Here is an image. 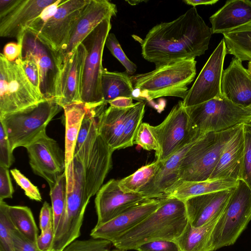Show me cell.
I'll return each instance as SVG.
<instances>
[{
    "label": "cell",
    "mask_w": 251,
    "mask_h": 251,
    "mask_svg": "<svg viewBox=\"0 0 251 251\" xmlns=\"http://www.w3.org/2000/svg\"><path fill=\"white\" fill-rule=\"evenodd\" d=\"M244 138L245 154L241 179L243 180L251 189V133L245 127Z\"/></svg>",
    "instance_id": "cell-45"
},
{
    "label": "cell",
    "mask_w": 251,
    "mask_h": 251,
    "mask_svg": "<svg viewBox=\"0 0 251 251\" xmlns=\"http://www.w3.org/2000/svg\"><path fill=\"white\" fill-rule=\"evenodd\" d=\"M101 82L103 101L105 104L119 97L134 99V90L130 76L126 72H110L103 68Z\"/></svg>",
    "instance_id": "cell-31"
},
{
    "label": "cell",
    "mask_w": 251,
    "mask_h": 251,
    "mask_svg": "<svg viewBox=\"0 0 251 251\" xmlns=\"http://www.w3.org/2000/svg\"><path fill=\"white\" fill-rule=\"evenodd\" d=\"M223 35L227 53L242 62L251 61V21Z\"/></svg>",
    "instance_id": "cell-32"
},
{
    "label": "cell",
    "mask_w": 251,
    "mask_h": 251,
    "mask_svg": "<svg viewBox=\"0 0 251 251\" xmlns=\"http://www.w3.org/2000/svg\"><path fill=\"white\" fill-rule=\"evenodd\" d=\"M11 234L16 251H41L38 249L36 243L25 238L14 226L11 228Z\"/></svg>",
    "instance_id": "cell-48"
},
{
    "label": "cell",
    "mask_w": 251,
    "mask_h": 251,
    "mask_svg": "<svg viewBox=\"0 0 251 251\" xmlns=\"http://www.w3.org/2000/svg\"><path fill=\"white\" fill-rule=\"evenodd\" d=\"M223 213L199 227H192L188 222L181 234L175 240L179 251H211L212 232Z\"/></svg>",
    "instance_id": "cell-29"
},
{
    "label": "cell",
    "mask_w": 251,
    "mask_h": 251,
    "mask_svg": "<svg viewBox=\"0 0 251 251\" xmlns=\"http://www.w3.org/2000/svg\"><path fill=\"white\" fill-rule=\"evenodd\" d=\"M127 1L128 3H129V4H130L131 5H135V4H139L140 2H143L144 1H143V0H131V1Z\"/></svg>",
    "instance_id": "cell-56"
},
{
    "label": "cell",
    "mask_w": 251,
    "mask_h": 251,
    "mask_svg": "<svg viewBox=\"0 0 251 251\" xmlns=\"http://www.w3.org/2000/svg\"><path fill=\"white\" fill-rule=\"evenodd\" d=\"M145 109V103L143 101L134 103L130 107L126 118L118 150L133 145L137 133L142 123Z\"/></svg>",
    "instance_id": "cell-35"
},
{
    "label": "cell",
    "mask_w": 251,
    "mask_h": 251,
    "mask_svg": "<svg viewBox=\"0 0 251 251\" xmlns=\"http://www.w3.org/2000/svg\"><path fill=\"white\" fill-rule=\"evenodd\" d=\"M244 154V126L242 124L224 149L209 179H241Z\"/></svg>",
    "instance_id": "cell-25"
},
{
    "label": "cell",
    "mask_w": 251,
    "mask_h": 251,
    "mask_svg": "<svg viewBox=\"0 0 251 251\" xmlns=\"http://www.w3.org/2000/svg\"><path fill=\"white\" fill-rule=\"evenodd\" d=\"M162 199H148L109 222L95 226L91 231V237L106 240L112 243L156 210L161 205Z\"/></svg>",
    "instance_id": "cell-21"
},
{
    "label": "cell",
    "mask_w": 251,
    "mask_h": 251,
    "mask_svg": "<svg viewBox=\"0 0 251 251\" xmlns=\"http://www.w3.org/2000/svg\"><path fill=\"white\" fill-rule=\"evenodd\" d=\"M234 188L199 195L185 200L188 222L191 226L200 227L222 213Z\"/></svg>",
    "instance_id": "cell-23"
},
{
    "label": "cell",
    "mask_w": 251,
    "mask_h": 251,
    "mask_svg": "<svg viewBox=\"0 0 251 251\" xmlns=\"http://www.w3.org/2000/svg\"><path fill=\"white\" fill-rule=\"evenodd\" d=\"M113 152L98 132L97 118L86 139L74 153L82 164L85 191L90 199L102 186L111 169Z\"/></svg>",
    "instance_id": "cell-11"
},
{
    "label": "cell",
    "mask_w": 251,
    "mask_h": 251,
    "mask_svg": "<svg viewBox=\"0 0 251 251\" xmlns=\"http://www.w3.org/2000/svg\"><path fill=\"white\" fill-rule=\"evenodd\" d=\"M14 192L8 168L0 166V201L12 198Z\"/></svg>",
    "instance_id": "cell-47"
},
{
    "label": "cell",
    "mask_w": 251,
    "mask_h": 251,
    "mask_svg": "<svg viewBox=\"0 0 251 251\" xmlns=\"http://www.w3.org/2000/svg\"><path fill=\"white\" fill-rule=\"evenodd\" d=\"M209 20L213 34L232 31L251 21V0H227Z\"/></svg>",
    "instance_id": "cell-26"
},
{
    "label": "cell",
    "mask_w": 251,
    "mask_h": 251,
    "mask_svg": "<svg viewBox=\"0 0 251 251\" xmlns=\"http://www.w3.org/2000/svg\"><path fill=\"white\" fill-rule=\"evenodd\" d=\"M63 108L55 99H46L22 110L0 117L13 151L25 148L46 132V127Z\"/></svg>",
    "instance_id": "cell-5"
},
{
    "label": "cell",
    "mask_w": 251,
    "mask_h": 251,
    "mask_svg": "<svg viewBox=\"0 0 251 251\" xmlns=\"http://www.w3.org/2000/svg\"><path fill=\"white\" fill-rule=\"evenodd\" d=\"M117 13L116 5L109 0H90L74 27L68 44L57 54L61 65L101 22L116 16Z\"/></svg>",
    "instance_id": "cell-19"
},
{
    "label": "cell",
    "mask_w": 251,
    "mask_h": 251,
    "mask_svg": "<svg viewBox=\"0 0 251 251\" xmlns=\"http://www.w3.org/2000/svg\"><path fill=\"white\" fill-rule=\"evenodd\" d=\"M50 196L55 233L63 217L66 207L67 180L65 172L58 177L55 183L50 187Z\"/></svg>",
    "instance_id": "cell-36"
},
{
    "label": "cell",
    "mask_w": 251,
    "mask_h": 251,
    "mask_svg": "<svg viewBox=\"0 0 251 251\" xmlns=\"http://www.w3.org/2000/svg\"><path fill=\"white\" fill-rule=\"evenodd\" d=\"M247 71H248V73L251 75V61H249L248 64Z\"/></svg>",
    "instance_id": "cell-57"
},
{
    "label": "cell",
    "mask_w": 251,
    "mask_h": 251,
    "mask_svg": "<svg viewBox=\"0 0 251 251\" xmlns=\"http://www.w3.org/2000/svg\"><path fill=\"white\" fill-rule=\"evenodd\" d=\"M20 60L27 77L34 87L41 92V73L36 62L32 56L27 54H21Z\"/></svg>",
    "instance_id": "cell-42"
},
{
    "label": "cell",
    "mask_w": 251,
    "mask_h": 251,
    "mask_svg": "<svg viewBox=\"0 0 251 251\" xmlns=\"http://www.w3.org/2000/svg\"><path fill=\"white\" fill-rule=\"evenodd\" d=\"M20 56L10 62L0 54V117L46 100L27 77Z\"/></svg>",
    "instance_id": "cell-7"
},
{
    "label": "cell",
    "mask_w": 251,
    "mask_h": 251,
    "mask_svg": "<svg viewBox=\"0 0 251 251\" xmlns=\"http://www.w3.org/2000/svg\"><path fill=\"white\" fill-rule=\"evenodd\" d=\"M88 107V105L81 101L63 107L65 120L66 169L73 160L78 133Z\"/></svg>",
    "instance_id": "cell-28"
},
{
    "label": "cell",
    "mask_w": 251,
    "mask_h": 251,
    "mask_svg": "<svg viewBox=\"0 0 251 251\" xmlns=\"http://www.w3.org/2000/svg\"><path fill=\"white\" fill-rule=\"evenodd\" d=\"M17 0H0V17L6 13L14 5Z\"/></svg>",
    "instance_id": "cell-53"
},
{
    "label": "cell",
    "mask_w": 251,
    "mask_h": 251,
    "mask_svg": "<svg viewBox=\"0 0 251 251\" xmlns=\"http://www.w3.org/2000/svg\"><path fill=\"white\" fill-rule=\"evenodd\" d=\"M248 107H249V108H250V109L251 110V105L250 106H249Z\"/></svg>",
    "instance_id": "cell-59"
},
{
    "label": "cell",
    "mask_w": 251,
    "mask_h": 251,
    "mask_svg": "<svg viewBox=\"0 0 251 251\" xmlns=\"http://www.w3.org/2000/svg\"><path fill=\"white\" fill-rule=\"evenodd\" d=\"M240 125L220 132H209L197 139L184 157L178 183L208 180L224 149Z\"/></svg>",
    "instance_id": "cell-6"
},
{
    "label": "cell",
    "mask_w": 251,
    "mask_h": 251,
    "mask_svg": "<svg viewBox=\"0 0 251 251\" xmlns=\"http://www.w3.org/2000/svg\"><path fill=\"white\" fill-rule=\"evenodd\" d=\"M221 90L222 96L234 103L244 107L251 105V75L235 57L223 72Z\"/></svg>",
    "instance_id": "cell-24"
},
{
    "label": "cell",
    "mask_w": 251,
    "mask_h": 251,
    "mask_svg": "<svg viewBox=\"0 0 251 251\" xmlns=\"http://www.w3.org/2000/svg\"><path fill=\"white\" fill-rule=\"evenodd\" d=\"M212 34L193 7L175 20L161 23L150 29L141 42L142 55L155 66L195 59L208 50Z\"/></svg>",
    "instance_id": "cell-1"
},
{
    "label": "cell",
    "mask_w": 251,
    "mask_h": 251,
    "mask_svg": "<svg viewBox=\"0 0 251 251\" xmlns=\"http://www.w3.org/2000/svg\"><path fill=\"white\" fill-rule=\"evenodd\" d=\"M137 251H180L178 245L173 240H156L143 244Z\"/></svg>",
    "instance_id": "cell-46"
},
{
    "label": "cell",
    "mask_w": 251,
    "mask_h": 251,
    "mask_svg": "<svg viewBox=\"0 0 251 251\" xmlns=\"http://www.w3.org/2000/svg\"><path fill=\"white\" fill-rule=\"evenodd\" d=\"M22 45L18 43L10 42L3 48V54L10 62L16 61L22 54Z\"/></svg>",
    "instance_id": "cell-51"
},
{
    "label": "cell",
    "mask_w": 251,
    "mask_h": 251,
    "mask_svg": "<svg viewBox=\"0 0 251 251\" xmlns=\"http://www.w3.org/2000/svg\"><path fill=\"white\" fill-rule=\"evenodd\" d=\"M160 151L156 160H167L177 151L199 138L183 101L180 100L159 125L152 126Z\"/></svg>",
    "instance_id": "cell-12"
},
{
    "label": "cell",
    "mask_w": 251,
    "mask_h": 251,
    "mask_svg": "<svg viewBox=\"0 0 251 251\" xmlns=\"http://www.w3.org/2000/svg\"><path fill=\"white\" fill-rule=\"evenodd\" d=\"M4 201H0V251H16L11 234L13 226L6 212Z\"/></svg>",
    "instance_id": "cell-37"
},
{
    "label": "cell",
    "mask_w": 251,
    "mask_h": 251,
    "mask_svg": "<svg viewBox=\"0 0 251 251\" xmlns=\"http://www.w3.org/2000/svg\"><path fill=\"white\" fill-rule=\"evenodd\" d=\"M131 107L120 108L109 106L98 115V132L113 151L119 149L126 118Z\"/></svg>",
    "instance_id": "cell-27"
},
{
    "label": "cell",
    "mask_w": 251,
    "mask_h": 251,
    "mask_svg": "<svg viewBox=\"0 0 251 251\" xmlns=\"http://www.w3.org/2000/svg\"><path fill=\"white\" fill-rule=\"evenodd\" d=\"M57 0H17L12 8L0 17V36L16 38L21 45L30 24L48 6Z\"/></svg>",
    "instance_id": "cell-20"
},
{
    "label": "cell",
    "mask_w": 251,
    "mask_h": 251,
    "mask_svg": "<svg viewBox=\"0 0 251 251\" xmlns=\"http://www.w3.org/2000/svg\"><path fill=\"white\" fill-rule=\"evenodd\" d=\"M7 215L14 226L25 238L36 243L38 229L31 209L25 206H11L5 202Z\"/></svg>",
    "instance_id": "cell-33"
},
{
    "label": "cell",
    "mask_w": 251,
    "mask_h": 251,
    "mask_svg": "<svg viewBox=\"0 0 251 251\" xmlns=\"http://www.w3.org/2000/svg\"><path fill=\"white\" fill-rule=\"evenodd\" d=\"M251 221V189L239 179L213 230L211 251L233 245Z\"/></svg>",
    "instance_id": "cell-9"
},
{
    "label": "cell",
    "mask_w": 251,
    "mask_h": 251,
    "mask_svg": "<svg viewBox=\"0 0 251 251\" xmlns=\"http://www.w3.org/2000/svg\"><path fill=\"white\" fill-rule=\"evenodd\" d=\"M33 172L48 183L50 188L66 170L65 151L46 132L26 148Z\"/></svg>",
    "instance_id": "cell-15"
},
{
    "label": "cell",
    "mask_w": 251,
    "mask_h": 251,
    "mask_svg": "<svg viewBox=\"0 0 251 251\" xmlns=\"http://www.w3.org/2000/svg\"><path fill=\"white\" fill-rule=\"evenodd\" d=\"M105 45L111 54L126 68V72L128 75H132L136 72L137 66L126 56L114 33H109L106 38Z\"/></svg>",
    "instance_id": "cell-40"
},
{
    "label": "cell",
    "mask_w": 251,
    "mask_h": 251,
    "mask_svg": "<svg viewBox=\"0 0 251 251\" xmlns=\"http://www.w3.org/2000/svg\"><path fill=\"white\" fill-rule=\"evenodd\" d=\"M193 127L200 136L251 122V110L222 96L186 107Z\"/></svg>",
    "instance_id": "cell-8"
},
{
    "label": "cell",
    "mask_w": 251,
    "mask_h": 251,
    "mask_svg": "<svg viewBox=\"0 0 251 251\" xmlns=\"http://www.w3.org/2000/svg\"><path fill=\"white\" fill-rule=\"evenodd\" d=\"M133 100L131 98L119 97L109 101L108 103L113 107L125 108L131 107L134 104Z\"/></svg>",
    "instance_id": "cell-52"
},
{
    "label": "cell",
    "mask_w": 251,
    "mask_h": 251,
    "mask_svg": "<svg viewBox=\"0 0 251 251\" xmlns=\"http://www.w3.org/2000/svg\"><path fill=\"white\" fill-rule=\"evenodd\" d=\"M39 224L41 231L45 230L50 225L53 224L52 207L47 201L44 202L41 209L39 216Z\"/></svg>",
    "instance_id": "cell-50"
},
{
    "label": "cell",
    "mask_w": 251,
    "mask_h": 251,
    "mask_svg": "<svg viewBox=\"0 0 251 251\" xmlns=\"http://www.w3.org/2000/svg\"><path fill=\"white\" fill-rule=\"evenodd\" d=\"M7 136L2 125L0 123V166L9 168L15 158Z\"/></svg>",
    "instance_id": "cell-44"
},
{
    "label": "cell",
    "mask_w": 251,
    "mask_h": 251,
    "mask_svg": "<svg viewBox=\"0 0 251 251\" xmlns=\"http://www.w3.org/2000/svg\"><path fill=\"white\" fill-rule=\"evenodd\" d=\"M21 45L22 54L32 56L40 69V90L46 99H55L56 89L61 66L57 53L41 42L34 34L25 30Z\"/></svg>",
    "instance_id": "cell-16"
},
{
    "label": "cell",
    "mask_w": 251,
    "mask_h": 251,
    "mask_svg": "<svg viewBox=\"0 0 251 251\" xmlns=\"http://www.w3.org/2000/svg\"><path fill=\"white\" fill-rule=\"evenodd\" d=\"M195 59L182 60L155 66L150 72L130 75L134 99L151 100L163 97L184 99L188 86L196 75Z\"/></svg>",
    "instance_id": "cell-3"
},
{
    "label": "cell",
    "mask_w": 251,
    "mask_h": 251,
    "mask_svg": "<svg viewBox=\"0 0 251 251\" xmlns=\"http://www.w3.org/2000/svg\"><path fill=\"white\" fill-rule=\"evenodd\" d=\"M112 243L108 240L94 238L76 239L68 245L63 251H125L122 250L110 251Z\"/></svg>",
    "instance_id": "cell-38"
},
{
    "label": "cell",
    "mask_w": 251,
    "mask_h": 251,
    "mask_svg": "<svg viewBox=\"0 0 251 251\" xmlns=\"http://www.w3.org/2000/svg\"><path fill=\"white\" fill-rule=\"evenodd\" d=\"M226 54V44L223 39L183 100L185 107L196 105L222 96L221 84Z\"/></svg>",
    "instance_id": "cell-14"
},
{
    "label": "cell",
    "mask_w": 251,
    "mask_h": 251,
    "mask_svg": "<svg viewBox=\"0 0 251 251\" xmlns=\"http://www.w3.org/2000/svg\"><path fill=\"white\" fill-rule=\"evenodd\" d=\"M188 223L184 201L173 197L162 199L160 206L132 228L112 242L122 251L135 250L140 245L156 240L175 241Z\"/></svg>",
    "instance_id": "cell-2"
},
{
    "label": "cell",
    "mask_w": 251,
    "mask_h": 251,
    "mask_svg": "<svg viewBox=\"0 0 251 251\" xmlns=\"http://www.w3.org/2000/svg\"><path fill=\"white\" fill-rule=\"evenodd\" d=\"M148 199L139 193L124 192L119 186V180L110 179L96 194L95 206L97 222L96 226L109 222Z\"/></svg>",
    "instance_id": "cell-17"
},
{
    "label": "cell",
    "mask_w": 251,
    "mask_h": 251,
    "mask_svg": "<svg viewBox=\"0 0 251 251\" xmlns=\"http://www.w3.org/2000/svg\"><path fill=\"white\" fill-rule=\"evenodd\" d=\"M50 251H58V250H51Z\"/></svg>",
    "instance_id": "cell-58"
},
{
    "label": "cell",
    "mask_w": 251,
    "mask_h": 251,
    "mask_svg": "<svg viewBox=\"0 0 251 251\" xmlns=\"http://www.w3.org/2000/svg\"><path fill=\"white\" fill-rule=\"evenodd\" d=\"M111 18L101 22L82 42L87 50L81 88V101L89 106L106 104L101 90L102 55L111 29Z\"/></svg>",
    "instance_id": "cell-10"
},
{
    "label": "cell",
    "mask_w": 251,
    "mask_h": 251,
    "mask_svg": "<svg viewBox=\"0 0 251 251\" xmlns=\"http://www.w3.org/2000/svg\"><path fill=\"white\" fill-rule=\"evenodd\" d=\"M238 181L232 178L181 181L170 192L167 197L176 198L184 201L193 197L234 188L237 185Z\"/></svg>",
    "instance_id": "cell-30"
},
{
    "label": "cell",
    "mask_w": 251,
    "mask_h": 251,
    "mask_svg": "<svg viewBox=\"0 0 251 251\" xmlns=\"http://www.w3.org/2000/svg\"><path fill=\"white\" fill-rule=\"evenodd\" d=\"M196 140L177 151L167 160L160 161V166L153 177L139 193L149 199L166 198L178 183L184 157Z\"/></svg>",
    "instance_id": "cell-22"
},
{
    "label": "cell",
    "mask_w": 251,
    "mask_h": 251,
    "mask_svg": "<svg viewBox=\"0 0 251 251\" xmlns=\"http://www.w3.org/2000/svg\"><path fill=\"white\" fill-rule=\"evenodd\" d=\"M186 4L196 7L199 5H213L218 1V0H184Z\"/></svg>",
    "instance_id": "cell-54"
},
{
    "label": "cell",
    "mask_w": 251,
    "mask_h": 251,
    "mask_svg": "<svg viewBox=\"0 0 251 251\" xmlns=\"http://www.w3.org/2000/svg\"><path fill=\"white\" fill-rule=\"evenodd\" d=\"M160 162L155 161L142 166L131 175L119 180V185L125 193H139L153 177Z\"/></svg>",
    "instance_id": "cell-34"
},
{
    "label": "cell",
    "mask_w": 251,
    "mask_h": 251,
    "mask_svg": "<svg viewBox=\"0 0 251 251\" xmlns=\"http://www.w3.org/2000/svg\"><path fill=\"white\" fill-rule=\"evenodd\" d=\"M10 173L17 184L24 191L25 195L29 199L37 201H42V198L39 189L28 178L17 169L11 170Z\"/></svg>",
    "instance_id": "cell-41"
},
{
    "label": "cell",
    "mask_w": 251,
    "mask_h": 251,
    "mask_svg": "<svg viewBox=\"0 0 251 251\" xmlns=\"http://www.w3.org/2000/svg\"><path fill=\"white\" fill-rule=\"evenodd\" d=\"M62 0H57L53 4L46 7L43 12L35 18L29 25L26 30L37 35L42 29L45 23L55 13Z\"/></svg>",
    "instance_id": "cell-43"
},
{
    "label": "cell",
    "mask_w": 251,
    "mask_h": 251,
    "mask_svg": "<svg viewBox=\"0 0 251 251\" xmlns=\"http://www.w3.org/2000/svg\"><path fill=\"white\" fill-rule=\"evenodd\" d=\"M90 0H62L55 14L36 36L58 54L68 44L74 27Z\"/></svg>",
    "instance_id": "cell-13"
},
{
    "label": "cell",
    "mask_w": 251,
    "mask_h": 251,
    "mask_svg": "<svg viewBox=\"0 0 251 251\" xmlns=\"http://www.w3.org/2000/svg\"><path fill=\"white\" fill-rule=\"evenodd\" d=\"M54 237V231L53 224L38 235L36 244L38 249L41 251H50L51 250Z\"/></svg>",
    "instance_id": "cell-49"
},
{
    "label": "cell",
    "mask_w": 251,
    "mask_h": 251,
    "mask_svg": "<svg viewBox=\"0 0 251 251\" xmlns=\"http://www.w3.org/2000/svg\"><path fill=\"white\" fill-rule=\"evenodd\" d=\"M134 144L139 145L143 149L154 151L156 157L160 148L156 137L152 129V126L147 123H142L137 133Z\"/></svg>",
    "instance_id": "cell-39"
},
{
    "label": "cell",
    "mask_w": 251,
    "mask_h": 251,
    "mask_svg": "<svg viewBox=\"0 0 251 251\" xmlns=\"http://www.w3.org/2000/svg\"><path fill=\"white\" fill-rule=\"evenodd\" d=\"M67 202L63 217L54 233L51 250H63L80 235L84 215L90 199L84 185L82 166L75 155L65 170Z\"/></svg>",
    "instance_id": "cell-4"
},
{
    "label": "cell",
    "mask_w": 251,
    "mask_h": 251,
    "mask_svg": "<svg viewBox=\"0 0 251 251\" xmlns=\"http://www.w3.org/2000/svg\"><path fill=\"white\" fill-rule=\"evenodd\" d=\"M245 128L251 133V122L244 124Z\"/></svg>",
    "instance_id": "cell-55"
},
{
    "label": "cell",
    "mask_w": 251,
    "mask_h": 251,
    "mask_svg": "<svg viewBox=\"0 0 251 251\" xmlns=\"http://www.w3.org/2000/svg\"><path fill=\"white\" fill-rule=\"evenodd\" d=\"M87 50L79 44L74 52L63 61L57 80L56 96L58 103L65 105L81 101V88Z\"/></svg>",
    "instance_id": "cell-18"
}]
</instances>
